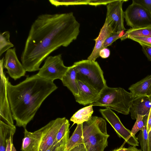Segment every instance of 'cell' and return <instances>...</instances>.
Segmentation results:
<instances>
[{"instance_id": "cell-11", "label": "cell", "mask_w": 151, "mask_h": 151, "mask_svg": "<svg viewBox=\"0 0 151 151\" xmlns=\"http://www.w3.org/2000/svg\"><path fill=\"white\" fill-rule=\"evenodd\" d=\"M66 119L65 117L58 118L44 126L40 140L33 151H46L53 144L58 132Z\"/></svg>"}, {"instance_id": "cell-26", "label": "cell", "mask_w": 151, "mask_h": 151, "mask_svg": "<svg viewBox=\"0 0 151 151\" xmlns=\"http://www.w3.org/2000/svg\"><path fill=\"white\" fill-rule=\"evenodd\" d=\"M70 125L69 120L66 119L58 132L54 144H56L59 142L66 134L69 131Z\"/></svg>"}, {"instance_id": "cell-36", "label": "cell", "mask_w": 151, "mask_h": 151, "mask_svg": "<svg viewBox=\"0 0 151 151\" xmlns=\"http://www.w3.org/2000/svg\"><path fill=\"white\" fill-rule=\"evenodd\" d=\"M147 132L148 133L151 129V108L147 116Z\"/></svg>"}, {"instance_id": "cell-18", "label": "cell", "mask_w": 151, "mask_h": 151, "mask_svg": "<svg viewBox=\"0 0 151 151\" xmlns=\"http://www.w3.org/2000/svg\"><path fill=\"white\" fill-rule=\"evenodd\" d=\"M77 70L73 65L68 69L61 81L63 85L71 92L74 97L78 94V88L77 80Z\"/></svg>"}, {"instance_id": "cell-10", "label": "cell", "mask_w": 151, "mask_h": 151, "mask_svg": "<svg viewBox=\"0 0 151 151\" xmlns=\"http://www.w3.org/2000/svg\"><path fill=\"white\" fill-rule=\"evenodd\" d=\"M5 61L4 57L0 61V119L5 121V123L11 126L15 125L10 108L8 100L7 90V77L4 72V66Z\"/></svg>"}, {"instance_id": "cell-43", "label": "cell", "mask_w": 151, "mask_h": 151, "mask_svg": "<svg viewBox=\"0 0 151 151\" xmlns=\"http://www.w3.org/2000/svg\"><path fill=\"white\" fill-rule=\"evenodd\" d=\"M150 130H151V129Z\"/></svg>"}, {"instance_id": "cell-31", "label": "cell", "mask_w": 151, "mask_h": 151, "mask_svg": "<svg viewBox=\"0 0 151 151\" xmlns=\"http://www.w3.org/2000/svg\"><path fill=\"white\" fill-rule=\"evenodd\" d=\"M70 132L69 131L60 141L57 151H66V145L69 138Z\"/></svg>"}, {"instance_id": "cell-28", "label": "cell", "mask_w": 151, "mask_h": 151, "mask_svg": "<svg viewBox=\"0 0 151 151\" xmlns=\"http://www.w3.org/2000/svg\"><path fill=\"white\" fill-rule=\"evenodd\" d=\"M124 31L120 32L114 33L111 34L106 40L102 48H107L114 41L120 38L124 35Z\"/></svg>"}, {"instance_id": "cell-4", "label": "cell", "mask_w": 151, "mask_h": 151, "mask_svg": "<svg viewBox=\"0 0 151 151\" xmlns=\"http://www.w3.org/2000/svg\"><path fill=\"white\" fill-rule=\"evenodd\" d=\"M134 99L131 93L123 88H111L107 86L99 93L96 101L90 105L105 107L128 115Z\"/></svg>"}, {"instance_id": "cell-22", "label": "cell", "mask_w": 151, "mask_h": 151, "mask_svg": "<svg viewBox=\"0 0 151 151\" xmlns=\"http://www.w3.org/2000/svg\"><path fill=\"white\" fill-rule=\"evenodd\" d=\"M129 37H151V26L138 29L130 28L125 32L120 39L122 41L123 40Z\"/></svg>"}, {"instance_id": "cell-5", "label": "cell", "mask_w": 151, "mask_h": 151, "mask_svg": "<svg viewBox=\"0 0 151 151\" xmlns=\"http://www.w3.org/2000/svg\"><path fill=\"white\" fill-rule=\"evenodd\" d=\"M73 65L77 70V80L85 82L99 93L107 86L103 71L97 62L82 60Z\"/></svg>"}, {"instance_id": "cell-37", "label": "cell", "mask_w": 151, "mask_h": 151, "mask_svg": "<svg viewBox=\"0 0 151 151\" xmlns=\"http://www.w3.org/2000/svg\"><path fill=\"white\" fill-rule=\"evenodd\" d=\"M147 151H151V130L148 133Z\"/></svg>"}, {"instance_id": "cell-38", "label": "cell", "mask_w": 151, "mask_h": 151, "mask_svg": "<svg viewBox=\"0 0 151 151\" xmlns=\"http://www.w3.org/2000/svg\"><path fill=\"white\" fill-rule=\"evenodd\" d=\"M60 142L56 144L54 143L46 151H57Z\"/></svg>"}, {"instance_id": "cell-8", "label": "cell", "mask_w": 151, "mask_h": 151, "mask_svg": "<svg viewBox=\"0 0 151 151\" xmlns=\"http://www.w3.org/2000/svg\"><path fill=\"white\" fill-rule=\"evenodd\" d=\"M124 0H114L107 5L105 22L110 27L113 32H120L126 29L124 25V12L122 9Z\"/></svg>"}, {"instance_id": "cell-32", "label": "cell", "mask_w": 151, "mask_h": 151, "mask_svg": "<svg viewBox=\"0 0 151 151\" xmlns=\"http://www.w3.org/2000/svg\"><path fill=\"white\" fill-rule=\"evenodd\" d=\"M114 0H90L88 5L96 6L100 5H107Z\"/></svg>"}, {"instance_id": "cell-16", "label": "cell", "mask_w": 151, "mask_h": 151, "mask_svg": "<svg viewBox=\"0 0 151 151\" xmlns=\"http://www.w3.org/2000/svg\"><path fill=\"white\" fill-rule=\"evenodd\" d=\"M113 33H114L111 28L105 22L101 29L98 36L94 39L95 41V45L91 53L88 58V60L96 61V59L99 57V52L102 49L106 40Z\"/></svg>"}, {"instance_id": "cell-19", "label": "cell", "mask_w": 151, "mask_h": 151, "mask_svg": "<svg viewBox=\"0 0 151 151\" xmlns=\"http://www.w3.org/2000/svg\"><path fill=\"white\" fill-rule=\"evenodd\" d=\"M16 131L15 126H11L0 121V151H6V140L13 134H14Z\"/></svg>"}, {"instance_id": "cell-35", "label": "cell", "mask_w": 151, "mask_h": 151, "mask_svg": "<svg viewBox=\"0 0 151 151\" xmlns=\"http://www.w3.org/2000/svg\"><path fill=\"white\" fill-rule=\"evenodd\" d=\"M14 134L11 135L6 140L7 146L6 151H11L12 145L13 144V137Z\"/></svg>"}, {"instance_id": "cell-40", "label": "cell", "mask_w": 151, "mask_h": 151, "mask_svg": "<svg viewBox=\"0 0 151 151\" xmlns=\"http://www.w3.org/2000/svg\"><path fill=\"white\" fill-rule=\"evenodd\" d=\"M112 151H128V149L122 146L119 148L115 149Z\"/></svg>"}, {"instance_id": "cell-27", "label": "cell", "mask_w": 151, "mask_h": 151, "mask_svg": "<svg viewBox=\"0 0 151 151\" xmlns=\"http://www.w3.org/2000/svg\"><path fill=\"white\" fill-rule=\"evenodd\" d=\"M145 116L138 115L134 123L131 131V134L133 136L135 134L139 131L142 130L144 127V124L143 119Z\"/></svg>"}, {"instance_id": "cell-41", "label": "cell", "mask_w": 151, "mask_h": 151, "mask_svg": "<svg viewBox=\"0 0 151 151\" xmlns=\"http://www.w3.org/2000/svg\"><path fill=\"white\" fill-rule=\"evenodd\" d=\"M11 151H17V150L15 147L14 146L13 144L12 145Z\"/></svg>"}, {"instance_id": "cell-14", "label": "cell", "mask_w": 151, "mask_h": 151, "mask_svg": "<svg viewBox=\"0 0 151 151\" xmlns=\"http://www.w3.org/2000/svg\"><path fill=\"white\" fill-rule=\"evenodd\" d=\"M151 108V102L147 96L135 98L130 109L131 116L133 119H136L138 115L147 116Z\"/></svg>"}, {"instance_id": "cell-17", "label": "cell", "mask_w": 151, "mask_h": 151, "mask_svg": "<svg viewBox=\"0 0 151 151\" xmlns=\"http://www.w3.org/2000/svg\"><path fill=\"white\" fill-rule=\"evenodd\" d=\"M128 89L134 98L151 94V74L131 85Z\"/></svg>"}, {"instance_id": "cell-1", "label": "cell", "mask_w": 151, "mask_h": 151, "mask_svg": "<svg viewBox=\"0 0 151 151\" xmlns=\"http://www.w3.org/2000/svg\"><path fill=\"white\" fill-rule=\"evenodd\" d=\"M80 24L72 12L42 14L32 24L21 60L26 71L39 70L42 62L61 46L75 40Z\"/></svg>"}, {"instance_id": "cell-9", "label": "cell", "mask_w": 151, "mask_h": 151, "mask_svg": "<svg viewBox=\"0 0 151 151\" xmlns=\"http://www.w3.org/2000/svg\"><path fill=\"white\" fill-rule=\"evenodd\" d=\"M99 112L102 116L113 128L118 136L123 138L125 142L132 146L139 145V142L135 136H133L131 131L125 127L116 114L109 108L100 109Z\"/></svg>"}, {"instance_id": "cell-33", "label": "cell", "mask_w": 151, "mask_h": 151, "mask_svg": "<svg viewBox=\"0 0 151 151\" xmlns=\"http://www.w3.org/2000/svg\"><path fill=\"white\" fill-rule=\"evenodd\" d=\"M142 47V50L149 61H151V47L144 44H140Z\"/></svg>"}, {"instance_id": "cell-7", "label": "cell", "mask_w": 151, "mask_h": 151, "mask_svg": "<svg viewBox=\"0 0 151 151\" xmlns=\"http://www.w3.org/2000/svg\"><path fill=\"white\" fill-rule=\"evenodd\" d=\"M127 25L132 29H138L151 26V14L145 8L132 2L124 12Z\"/></svg>"}, {"instance_id": "cell-39", "label": "cell", "mask_w": 151, "mask_h": 151, "mask_svg": "<svg viewBox=\"0 0 151 151\" xmlns=\"http://www.w3.org/2000/svg\"><path fill=\"white\" fill-rule=\"evenodd\" d=\"M128 149V151H142L140 149H139L135 146H130Z\"/></svg>"}, {"instance_id": "cell-30", "label": "cell", "mask_w": 151, "mask_h": 151, "mask_svg": "<svg viewBox=\"0 0 151 151\" xmlns=\"http://www.w3.org/2000/svg\"><path fill=\"white\" fill-rule=\"evenodd\" d=\"M132 2L139 4L151 14V0H132Z\"/></svg>"}, {"instance_id": "cell-12", "label": "cell", "mask_w": 151, "mask_h": 151, "mask_svg": "<svg viewBox=\"0 0 151 151\" xmlns=\"http://www.w3.org/2000/svg\"><path fill=\"white\" fill-rule=\"evenodd\" d=\"M4 68L6 73L14 80L25 76L26 71L22 63L19 61L15 48L8 50L5 53Z\"/></svg>"}, {"instance_id": "cell-29", "label": "cell", "mask_w": 151, "mask_h": 151, "mask_svg": "<svg viewBox=\"0 0 151 151\" xmlns=\"http://www.w3.org/2000/svg\"><path fill=\"white\" fill-rule=\"evenodd\" d=\"M139 43L151 47V37H129L128 38Z\"/></svg>"}, {"instance_id": "cell-2", "label": "cell", "mask_w": 151, "mask_h": 151, "mask_svg": "<svg viewBox=\"0 0 151 151\" xmlns=\"http://www.w3.org/2000/svg\"><path fill=\"white\" fill-rule=\"evenodd\" d=\"M58 88L53 82L37 74L28 76L15 85L12 84L7 77V95L16 125L26 128L43 101Z\"/></svg>"}, {"instance_id": "cell-21", "label": "cell", "mask_w": 151, "mask_h": 151, "mask_svg": "<svg viewBox=\"0 0 151 151\" xmlns=\"http://www.w3.org/2000/svg\"><path fill=\"white\" fill-rule=\"evenodd\" d=\"M82 135L83 123L77 124L73 134L67 141L66 146V151H69L77 146Z\"/></svg>"}, {"instance_id": "cell-25", "label": "cell", "mask_w": 151, "mask_h": 151, "mask_svg": "<svg viewBox=\"0 0 151 151\" xmlns=\"http://www.w3.org/2000/svg\"><path fill=\"white\" fill-rule=\"evenodd\" d=\"M90 0H50L52 5L58 7L60 6L88 5Z\"/></svg>"}, {"instance_id": "cell-3", "label": "cell", "mask_w": 151, "mask_h": 151, "mask_svg": "<svg viewBox=\"0 0 151 151\" xmlns=\"http://www.w3.org/2000/svg\"><path fill=\"white\" fill-rule=\"evenodd\" d=\"M109 137L105 120L92 116L83 123V135L78 145L69 151H104Z\"/></svg>"}, {"instance_id": "cell-6", "label": "cell", "mask_w": 151, "mask_h": 151, "mask_svg": "<svg viewBox=\"0 0 151 151\" xmlns=\"http://www.w3.org/2000/svg\"><path fill=\"white\" fill-rule=\"evenodd\" d=\"M65 66L60 54L47 57L44 64L37 74L40 77L53 82L57 79L61 80L68 70Z\"/></svg>"}, {"instance_id": "cell-20", "label": "cell", "mask_w": 151, "mask_h": 151, "mask_svg": "<svg viewBox=\"0 0 151 151\" xmlns=\"http://www.w3.org/2000/svg\"><path fill=\"white\" fill-rule=\"evenodd\" d=\"M93 106H89L83 107L78 111L72 116L70 121L74 124H82L89 120L93 112Z\"/></svg>"}, {"instance_id": "cell-34", "label": "cell", "mask_w": 151, "mask_h": 151, "mask_svg": "<svg viewBox=\"0 0 151 151\" xmlns=\"http://www.w3.org/2000/svg\"><path fill=\"white\" fill-rule=\"evenodd\" d=\"M110 54V50L107 48H103L100 51L99 56L103 58H106L109 57Z\"/></svg>"}, {"instance_id": "cell-15", "label": "cell", "mask_w": 151, "mask_h": 151, "mask_svg": "<svg viewBox=\"0 0 151 151\" xmlns=\"http://www.w3.org/2000/svg\"><path fill=\"white\" fill-rule=\"evenodd\" d=\"M44 129V126L33 132L28 131L26 128L24 129L21 150L33 151L40 140Z\"/></svg>"}, {"instance_id": "cell-23", "label": "cell", "mask_w": 151, "mask_h": 151, "mask_svg": "<svg viewBox=\"0 0 151 151\" xmlns=\"http://www.w3.org/2000/svg\"><path fill=\"white\" fill-rule=\"evenodd\" d=\"M10 33L6 31L1 33L0 35V56L5 52L11 48L13 47L14 45L10 41Z\"/></svg>"}, {"instance_id": "cell-42", "label": "cell", "mask_w": 151, "mask_h": 151, "mask_svg": "<svg viewBox=\"0 0 151 151\" xmlns=\"http://www.w3.org/2000/svg\"><path fill=\"white\" fill-rule=\"evenodd\" d=\"M147 97L150 101L151 102V94L150 95L147 96Z\"/></svg>"}, {"instance_id": "cell-24", "label": "cell", "mask_w": 151, "mask_h": 151, "mask_svg": "<svg viewBox=\"0 0 151 151\" xmlns=\"http://www.w3.org/2000/svg\"><path fill=\"white\" fill-rule=\"evenodd\" d=\"M147 116H145L143 119L144 127L140 132L137 137V139L139 141L142 151H147V145L148 138V133L147 131Z\"/></svg>"}, {"instance_id": "cell-13", "label": "cell", "mask_w": 151, "mask_h": 151, "mask_svg": "<svg viewBox=\"0 0 151 151\" xmlns=\"http://www.w3.org/2000/svg\"><path fill=\"white\" fill-rule=\"evenodd\" d=\"M78 95L75 97L76 102L84 106L90 105L97 99L99 93L84 82L77 80Z\"/></svg>"}]
</instances>
